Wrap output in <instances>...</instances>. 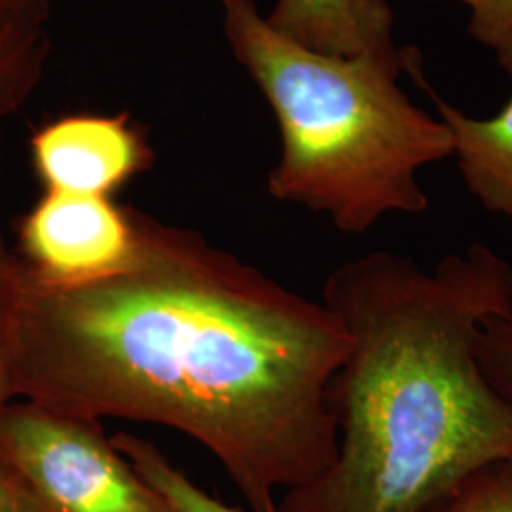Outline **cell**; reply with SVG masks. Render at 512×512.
<instances>
[{"mask_svg":"<svg viewBox=\"0 0 512 512\" xmlns=\"http://www.w3.org/2000/svg\"><path fill=\"white\" fill-rule=\"evenodd\" d=\"M321 302L349 336L330 384L336 458L279 512H420L459 480L512 459V403L478 336L512 317V264L473 243L433 268L374 251L338 264Z\"/></svg>","mask_w":512,"mask_h":512,"instance_id":"2","label":"cell"},{"mask_svg":"<svg viewBox=\"0 0 512 512\" xmlns=\"http://www.w3.org/2000/svg\"><path fill=\"white\" fill-rule=\"evenodd\" d=\"M0 512H31L27 495L16 475L0 459Z\"/></svg>","mask_w":512,"mask_h":512,"instance_id":"15","label":"cell"},{"mask_svg":"<svg viewBox=\"0 0 512 512\" xmlns=\"http://www.w3.org/2000/svg\"><path fill=\"white\" fill-rule=\"evenodd\" d=\"M131 217L133 255L114 274L52 285L23 264L16 399L181 431L251 512H279L275 492L310 484L336 458L330 384L348 332L323 302L200 232L137 207Z\"/></svg>","mask_w":512,"mask_h":512,"instance_id":"1","label":"cell"},{"mask_svg":"<svg viewBox=\"0 0 512 512\" xmlns=\"http://www.w3.org/2000/svg\"><path fill=\"white\" fill-rule=\"evenodd\" d=\"M112 442L131 461L135 471L164 497L171 512H245L207 494L183 469L173 465L152 440L133 433H118Z\"/></svg>","mask_w":512,"mask_h":512,"instance_id":"10","label":"cell"},{"mask_svg":"<svg viewBox=\"0 0 512 512\" xmlns=\"http://www.w3.org/2000/svg\"><path fill=\"white\" fill-rule=\"evenodd\" d=\"M469 10V35L494 52L512 78V0H461Z\"/></svg>","mask_w":512,"mask_h":512,"instance_id":"13","label":"cell"},{"mask_svg":"<svg viewBox=\"0 0 512 512\" xmlns=\"http://www.w3.org/2000/svg\"><path fill=\"white\" fill-rule=\"evenodd\" d=\"M478 359L495 389L512 403V317H492L478 338Z\"/></svg>","mask_w":512,"mask_h":512,"instance_id":"14","label":"cell"},{"mask_svg":"<svg viewBox=\"0 0 512 512\" xmlns=\"http://www.w3.org/2000/svg\"><path fill=\"white\" fill-rule=\"evenodd\" d=\"M31 154L44 190L105 198L154 164L147 133L129 112L59 116L33 133Z\"/></svg>","mask_w":512,"mask_h":512,"instance_id":"6","label":"cell"},{"mask_svg":"<svg viewBox=\"0 0 512 512\" xmlns=\"http://www.w3.org/2000/svg\"><path fill=\"white\" fill-rule=\"evenodd\" d=\"M23 262L8 245L0 232V414L16 399L12 342L18 311Z\"/></svg>","mask_w":512,"mask_h":512,"instance_id":"12","label":"cell"},{"mask_svg":"<svg viewBox=\"0 0 512 512\" xmlns=\"http://www.w3.org/2000/svg\"><path fill=\"white\" fill-rule=\"evenodd\" d=\"M50 52V2L0 0V156L4 126L37 92Z\"/></svg>","mask_w":512,"mask_h":512,"instance_id":"9","label":"cell"},{"mask_svg":"<svg viewBox=\"0 0 512 512\" xmlns=\"http://www.w3.org/2000/svg\"><path fill=\"white\" fill-rule=\"evenodd\" d=\"M19 258L44 283L78 285L114 274L135 247L131 205L105 196L44 190L21 219Z\"/></svg>","mask_w":512,"mask_h":512,"instance_id":"5","label":"cell"},{"mask_svg":"<svg viewBox=\"0 0 512 512\" xmlns=\"http://www.w3.org/2000/svg\"><path fill=\"white\" fill-rule=\"evenodd\" d=\"M420 512H512V459L476 469Z\"/></svg>","mask_w":512,"mask_h":512,"instance_id":"11","label":"cell"},{"mask_svg":"<svg viewBox=\"0 0 512 512\" xmlns=\"http://www.w3.org/2000/svg\"><path fill=\"white\" fill-rule=\"evenodd\" d=\"M0 459L31 512H171L99 420L14 401L0 414Z\"/></svg>","mask_w":512,"mask_h":512,"instance_id":"4","label":"cell"},{"mask_svg":"<svg viewBox=\"0 0 512 512\" xmlns=\"http://www.w3.org/2000/svg\"><path fill=\"white\" fill-rule=\"evenodd\" d=\"M219 4L228 46L279 128L270 196L327 215L351 236L393 213L423 215L418 173L454 156V139L399 88L408 50L399 59L321 54L277 33L255 0Z\"/></svg>","mask_w":512,"mask_h":512,"instance_id":"3","label":"cell"},{"mask_svg":"<svg viewBox=\"0 0 512 512\" xmlns=\"http://www.w3.org/2000/svg\"><path fill=\"white\" fill-rule=\"evenodd\" d=\"M418 55H406L404 69L431 95L454 139L461 177L478 203L512 219V95L492 118H473L442 101L418 69Z\"/></svg>","mask_w":512,"mask_h":512,"instance_id":"8","label":"cell"},{"mask_svg":"<svg viewBox=\"0 0 512 512\" xmlns=\"http://www.w3.org/2000/svg\"><path fill=\"white\" fill-rule=\"evenodd\" d=\"M283 37L336 57H403L393 40V12L385 0H275L266 16Z\"/></svg>","mask_w":512,"mask_h":512,"instance_id":"7","label":"cell"}]
</instances>
